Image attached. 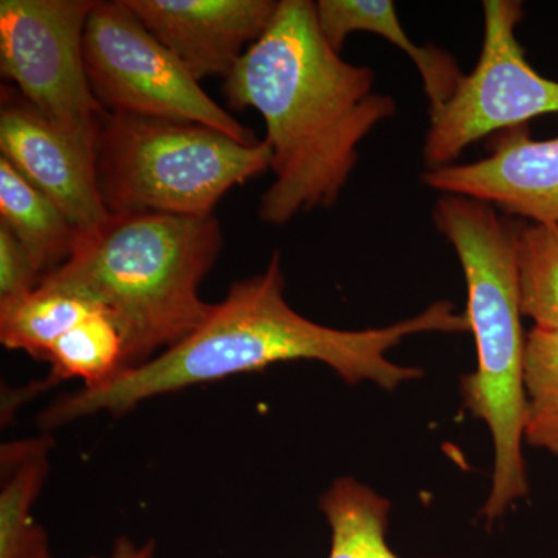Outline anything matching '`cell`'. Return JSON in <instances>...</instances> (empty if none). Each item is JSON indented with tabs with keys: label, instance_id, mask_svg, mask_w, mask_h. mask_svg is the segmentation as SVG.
Instances as JSON below:
<instances>
[{
	"label": "cell",
	"instance_id": "17",
	"mask_svg": "<svg viewBox=\"0 0 558 558\" xmlns=\"http://www.w3.org/2000/svg\"><path fill=\"white\" fill-rule=\"evenodd\" d=\"M95 311L101 310L89 301L39 286L0 301V343L47 362L53 344Z\"/></svg>",
	"mask_w": 558,
	"mask_h": 558
},
{
	"label": "cell",
	"instance_id": "4",
	"mask_svg": "<svg viewBox=\"0 0 558 558\" xmlns=\"http://www.w3.org/2000/svg\"><path fill=\"white\" fill-rule=\"evenodd\" d=\"M433 220L453 245L468 286L465 315L478 365L462 379L461 392L464 405L486 422L494 439V475L483 509L490 526L529 492L521 451L527 337L517 270L520 227L490 205L450 194L436 202Z\"/></svg>",
	"mask_w": 558,
	"mask_h": 558
},
{
	"label": "cell",
	"instance_id": "7",
	"mask_svg": "<svg viewBox=\"0 0 558 558\" xmlns=\"http://www.w3.org/2000/svg\"><path fill=\"white\" fill-rule=\"evenodd\" d=\"M98 0H2L0 72L86 156L95 160L106 110L94 97L83 39Z\"/></svg>",
	"mask_w": 558,
	"mask_h": 558
},
{
	"label": "cell",
	"instance_id": "15",
	"mask_svg": "<svg viewBox=\"0 0 558 558\" xmlns=\"http://www.w3.org/2000/svg\"><path fill=\"white\" fill-rule=\"evenodd\" d=\"M47 362L50 373L46 379L11 392V400L3 405L10 416L14 407L61 381L78 379L84 381L83 388H94L113 379L124 366L123 337L106 312L95 311L53 344Z\"/></svg>",
	"mask_w": 558,
	"mask_h": 558
},
{
	"label": "cell",
	"instance_id": "19",
	"mask_svg": "<svg viewBox=\"0 0 558 558\" xmlns=\"http://www.w3.org/2000/svg\"><path fill=\"white\" fill-rule=\"evenodd\" d=\"M524 438L558 457V332L534 328L524 360Z\"/></svg>",
	"mask_w": 558,
	"mask_h": 558
},
{
	"label": "cell",
	"instance_id": "9",
	"mask_svg": "<svg viewBox=\"0 0 558 558\" xmlns=\"http://www.w3.org/2000/svg\"><path fill=\"white\" fill-rule=\"evenodd\" d=\"M487 157L428 168L422 182L450 196L469 197L512 218L558 223V137L535 140L527 124L498 132Z\"/></svg>",
	"mask_w": 558,
	"mask_h": 558
},
{
	"label": "cell",
	"instance_id": "16",
	"mask_svg": "<svg viewBox=\"0 0 558 558\" xmlns=\"http://www.w3.org/2000/svg\"><path fill=\"white\" fill-rule=\"evenodd\" d=\"M330 527L328 558H400L387 543L388 499L354 478H339L319 499Z\"/></svg>",
	"mask_w": 558,
	"mask_h": 558
},
{
	"label": "cell",
	"instance_id": "18",
	"mask_svg": "<svg viewBox=\"0 0 558 558\" xmlns=\"http://www.w3.org/2000/svg\"><path fill=\"white\" fill-rule=\"evenodd\" d=\"M517 270L521 314L558 332V223L520 227Z\"/></svg>",
	"mask_w": 558,
	"mask_h": 558
},
{
	"label": "cell",
	"instance_id": "12",
	"mask_svg": "<svg viewBox=\"0 0 558 558\" xmlns=\"http://www.w3.org/2000/svg\"><path fill=\"white\" fill-rule=\"evenodd\" d=\"M315 13L319 31L330 47L341 51L349 35L373 33L409 54L421 75L429 108L449 101L464 73L457 60L435 46L418 47L410 39L391 0H318Z\"/></svg>",
	"mask_w": 558,
	"mask_h": 558
},
{
	"label": "cell",
	"instance_id": "1",
	"mask_svg": "<svg viewBox=\"0 0 558 558\" xmlns=\"http://www.w3.org/2000/svg\"><path fill=\"white\" fill-rule=\"evenodd\" d=\"M284 288L281 253L275 252L266 270L234 281L189 337L100 387L54 400L39 413L40 429L47 433L98 413L120 417L146 400L296 360L325 363L348 384L373 381L391 391L418 379L422 371L396 365L387 359L389 349L414 333L469 330L468 317L457 314L450 301L387 328H329L292 310Z\"/></svg>",
	"mask_w": 558,
	"mask_h": 558
},
{
	"label": "cell",
	"instance_id": "13",
	"mask_svg": "<svg viewBox=\"0 0 558 558\" xmlns=\"http://www.w3.org/2000/svg\"><path fill=\"white\" fill-rule=\"evenodd\" d=\"M53 446L43 433L0 447V558H53L46 529L33 517Z\"/></svg>",
	"mask_w": 558,
	"mask_h": 558
},
{
	"label": "cell",
	"instance_id": "21",
	"mask_svg": "<svg viewBox=\"0 0 558 558\" xmlns=\"http://www.w3.org/2000/svg\"><path fill=\"white\" fill-rule=\"evenodd\" d=\"M156 539H146L137 543L130 537H120L116 539L112 546V553L108 558H156ZM89 558H102L100 556H90Z\"/></svg>",
	"mask_w": 558,
	"mask_h": 558
},
{
	"label": "cell",
	"instance_id": "3",
	"mask_svg": "<svg viewBox=\"0 0 558 558\" xmlns=\"http://www.w3.org/2000/svg\"><path fill=\"white\" fill-rule=\"evenodd\" d=\"M215 215H110L81 230L70 258L39 286L89 301L119 328L123 369L156 357L194 332L213 310L202 281L219 258Z\"/></svg>",
	"mask_w": 558,
	"mask_h": 558
},
{
	"label": "cell",
	"instance_id": "6",
	"mask_svg": "<svg viewBox=\"0 0 558 558\" xmlns=\"http://www.w3.org/2000/svg\"><path fill=\"white\" fill-rule=\"evenodd\" d=\"M83 53L90 89L106 112L190 121L248 145L259 142L208 97L124 0L97 3L84 31Z\"/></svg>",
	"mask_w": 558,
	"mask_h": 558
},
{
	"label": "cell",
	"instance_id": "8",
	"mask_svg": "<svg viewBox=\"0 0 558 558\" xmlns=\"http://www.w3.org/2000/svg\"><path fill=\"white\" fill-rule=\"evenodd\" d=\"M483 10V49L475 69L459 81L449 101L428 108V168L451 165L487 135L558 112V81L545 78L529 64L517 38L521 2L486 0Z\"/></svg>",
	"mask_w": 558,
	"mask_h": 558
},
{
	"label": "cell",
	"instance_id": "20",
	"mask_svg": "<svg viewBox=\"0 0 558 558\" xmlns=\"http://www.w3.org/2000/svg\"><path fill=\"white\" fill-rule=\"evenodd\" d=\"M43 275L27 250L0 223V301L14 299L38 289Z\"/></svg>",
	"mask_w": 558,
	"mask_h": 558
},
{
	"label": "cell",
	"instance_id": "5",
	"mask_svg": "<svg viewBox=\"0 0 558 558\" xmlns=\"http://www.w3.org/2000/svg\"><path fill=\"white\" fill-rule=\"evenodd\" d=\"M266 140L242 143L190 121L105 112L95 143L110 215L208 216L234 186L270 170Z\"/></svg>",
	"mask_w": 558,
	"mask_h": 558
},
{
	"label": "cell",
	"instance_id": "2",
	"mask_svg": "<svg viewBox=\"0 0 558 558\" xmlns=\"http://www.w3.org/2000/svg\"><path fill=\"white\" fill-rule=\"evenodd\" d=\"M374 84L373 70L329 46L315 2H279L269 28L223 83L230 108L255 109L266 123L275 179L260 197L263 222L284 226L336 205L363 140L398 112Z\"/></svg>",
	"mask_w": 558,
	"mask_h": 558
},
{
	"label": "cell",
	"instance_id": "14",
	"mask_svg": "<svg viewBox=\"0 0 558 558\" xmlns=\"http://www.w3.org/2000/svg\"><path fill=\"white\" fill-rule=\"evenodd\" d=\"M0 223L14 234L43 278L72 255L80 230L58 205L0 157Z\"/></svg>",
	"mask_w": 558,
	"mask_h": 558
},
{
	"label": "cell",
	"instance_id": "10",
	"mask_svg": "<svg viewBox=\"0 0 558 558\" xmlns=\"http://www.w3.org/2000/svg\"><path fill=\"white\" fill-rule=\"evenodd\" d=\"M197 81L227 76L266 33L275 0H124Z\"/></svg>",
	"mask_w": 558,
	"mask_h": 558
},
{
	"label": "cell",
	"instance_id": "11",
	"mask_svg": "<svg viewBox=\"0 0 558 558\" xmlns=\"http://www.w3.org/2000/svg\"><path fill=\"white\" fill-rule=\"evenodd\" d=\"M0 106V157L49 196L80 231L108 219L95 160L5 84Z\"/></svg>",
	"mask_w": 558,
	"mask_h": 558
}]
</instances>
